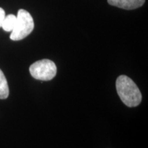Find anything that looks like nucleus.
<instances>
[{"instance_id":"39448f33","label":"nucleus","mask_w":148,"mask_h":148,"mask_svg":"<svg viewBox=\"0 0 148 148\" xmlns=\"http://www.w3.org/2000/svg\"><path fill=\"white\" fill-rule=\"evenodd\" d=\"M9 95V88L8 82L4 74L0 69V99H6Z\"/></svg>"},{"instance_id":"f257e3e1","label":"nucleus","mask_w":148,"mask_h":148,"mask_svg":"<svg viewBox=\"0 0 148 148\" xmlns=\"http://www.w3.org/2000/svg\"><path fill=\"white\" fill-rule=\"evenodd\" d=\"M116 92L121 100L128 107H136L141 102L142 95L134 81L126 75L118 77L116 81Z\"/></svg>"},{"instance_id":"0eeeda50","label":"nucleus","mask_w":148,"mask_h":148,"mask_svg":"<svg viewBox=\"0 0 148 148\" xmlns=\"http://www.w3.org/2000/svg\"><path fill=\"white\" fill-rule=\"evenodd\" d=\"M5 11L3 8H0V27H1V25L5 18Z\"/></svg>"},{"instance_id":"20e7f679","label":"nucleus","mask_w":148,"mask_h":148,"mask_svg":"<svg viewBox=\"0 0 148 148\" xmlns=\"http://www.w3.org/2000/svg\"><path fill=\"white\" fill-rule=\"evenodd\" d=\"M145 0H108L109 4L125 10H133L142 6Z\"/></svg>"},{"instance_id":"7ed1b4c3","label":"nucleus","mask_w":148,"mask_h":148,"mask_svg":"<svg viewBox=\"0 0 148 148\" xmlns=\"http://www.w3.org/2000/svg\"><path fill=\"white\" fill-rule=\"evenodd\" d=\"M56 66L53 61L48 59L38 60L29 66V72L34 78L48 81L56 75Z\"/></svg>"},{"instance_id":"f03ea898","label":"nucleus","mask_w":148,"mask_h":148,"mask_svg":"<svg viewBox=\"0 0 148 148\" xmlns=\"http://www.w3.org/2000/svg\"><path fill=\"white\" fill-rule=\"evenodd\" d=\"M34 27V23L32 16L27 11L20 9L16 16L15 27L10 34V39L20 40L28 36Z\"/></svg>"},{"instance_id":"423d86ee","label":"nucleus","mask_w":148,"mask_h":148,"mask_svg":"<svg viewBox=\"0 0 148 148\" xmlns=\"http://www.w3.org/2000/svg\"><path fill=\"white\" fill-rule=\"evenodd\" d=\"M16 23V16L14 14H8L5 16L1 25L3 30L6 32H12L15 27Z\"/></svg>"}]
</instances>
